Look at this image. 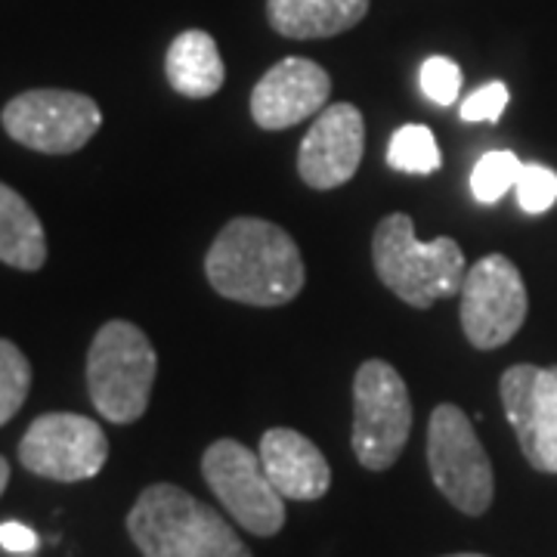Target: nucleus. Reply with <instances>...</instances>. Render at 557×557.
Returning a JSON list of instances; mask_svg holds the SVG:
<instances>
[{
  "mask_svg": "<svg viewBox=\"0 0 557 557\" xmlns=\"http://www.w3.org/2000/svg\"><path fill=\"white\" fill-rule=\"evenodd\" d=\"M16 557H32V555H16Z\"/></svg>",
  "mask_w": 557,
  "mask_h": 557,
  "instance_id": "27",
  "label": "nucleus"
},
{
  "mask_svg": "<svg viewBox=\"0 0 557 557\" xmlns=\"http://www.w3.org/2000/svg\"><path fill=\"white\" fill-rule=\"evenodd\" d=\"M205 273L220 298L251 307L295 300L307 278L298 242L260 218L230 220L208 248Z\"/></svg>",
  "mask_w": 557,
  "mask_h": 557,
  "instance_id": "1",
  "label": "nucleus"
},
{
  "mask_svg": "<svg viewBox=\"0 0 557 557\" xmlns=\"http://www.w3.org/2000/svg\"><path fill=\"white\" fill-rule=\"evenodd\" d=\"M164 72H168L171 87L180 97H189V100L214 97L223 87V78H226L218 40L201 28H189V32H183L171 40Z\"/></svg>",
  "mask_w": 557,
  "mask_h": 557,
  "instance_id": "16",
  "label": "nucleus"
},
{
  "mask_svg": "<svg viewBox=\"0 0 557 557\" xmlns=\"http://www.w3.org/2000/svg\"><path fill=\"white\" fill-rule=\"evenodd\" d=\"M428 465L437 490L461 515L480 518L496 493L493 465L474 434L471 418L453 403L434 409L428 424Z\"/></svg>",
  "mask_w": 557,
  "mask_h": 557,
  "instance_id": "6",
  "label": "nucleus"
},
{
  "mask_svg": "<svg viewBox=\"0 0 557 557\" xmlns=\"http://www.w3.org/2000/svg\"><path fill=\"white\" fill-rule=\"evenodd\" d=\"M201 474L226 515L255 536H276L285 527V498L270 483L263 461L239 440H218L201 456Z\"/></svg>",
  "mask_w": 557,
  "mask_h": 557,
  "instance_id": "8",
  "label": "nucleus"
},
{
  "mask_svg": "<svg viewBox=\"0 0 557 557\" xmlns=\"http://www.w3.org/2000/svg\"><path fill=\"white\" fill-rule=\"evenodd\" d=\"M515 193L527 214H545L557 201V171L545 164H523Z\"/></svg>",
  "mask_w": 557,
  "mask_h": 557,
  "instance_id": "21",
  "label": "nucleus"
},
{
  "mask_svg": "<svg viewBox=\"0 0 557 557\" xmlns=\"http://www.w3.org/2000/svg\"><path fill=\"white\" fill-rule=\"evenodd\" d=\"M127 533L143 557H255L220 511L174 483L139 493Z\"/></svg>",
  "mask_w": 557,
  "mask_h": 557,
  "instance_id": "2",
  "label": "nucleus"
},
{
  "mask_svg": "<svg viewBox=\"0 0 557 557\" xmlns=\"http://www.w3.org/2000/svg\"><path fill=\"white\" fill-rule=\"evenodd\" d=\"M366 152V121L350 102L325 106L300 143L298 174L313 189H338L359 171Z\"/></svg>",
  "mask_w": 557,
  "mask_h": 557,
  "instance_id": "12",
  "label": "nucleus"
},
{
  "mask_svg": "<svg viewBox=\"0 0 557 557\" xmlns=\"http://www.w3.org/2000/svg\"><path fill=\"white\" fill-rule=\"evenodd\" d=\"M372 0H267V20L282 38H335L366 20Z\"/></svg>",
  "mask_w": 557,
  "mask_h": 557,
  "instance_id": "15",
  "label": "nucleus"
},
{
  "mask_svg": "<svg viewBox=\"0 0 557 557\" xmlns=\"http://www.w3.org/2000/svg\"><path fill=\"white\" fill-rule=\"evenodd\" d=\"M109 458V440L102 428L87 416L50 412L35 418L20 443L25 471L60 483L97 478Z\"/></svg>",
  "mask_w": 557,
  "mask_h": 557,
  "instance_id": "10",
  "label": "nucleus"
},
{
  "mask_svg": "<svg viewBox=\"0 0 557 557\" xmlns=\"http://www.w3.org/2000/svg\"><path fill=\"white\" fill-rule=\"evenodd\" d=\"M520 171H523V161L508 152V149H496V152H486L478 161L474 174H471V193L480 205H496L508 189L518 186Z\"/></svg>",
  "mask_w": 557,
  "mask_h": 557,
  "instance_id": "19",
  "label": "nucleus"
},
{
  "mask_svg": "<svg viewBox=\"0 0 557 557\" xmlns=\"http://www.w3.org/2000/svg\"><path fill=\"white\" fill-rule=\"evenodd\" d=\"M0 260L25 273H35L47 260L44 223L32 205L7 183H0Z\"/></svg>",
  "mask_w": 557,
  "mask_h": 557,
  "instance_id": "17",
  "label": "nucleus"
},
{
  "mask_svg": "<svg viewBox=\"0 0 557 557\" xmlns=\"http://www.w3.org/2000/svg\"><path fill=\"white\" fill-rule=\"evenodd\" d=\"M7 483H10V465H7V458L0 456V496L7 490Z\"/></svg>",
  "mask_w": 557,
  "mask_h": 557,
  "instance_id": "25",
  "label": "nucleus"
},
{
  "mask_svg": "<svg viewBox=\"0 0 557 557\" xmlns=\"http://www.w3.org/2000/svg\"><path fill=\"white\" fill-rule=\"evenodd\" d=\"M412 431V399L397 369L366 359L354 379V453L369 471H387Z\"/></svg>",
  "mask_w": 557,
  "mask_h": 557,
  "instance_id": "5",
  "label": "nucleus"
},
{
  "mask_svg": "<svg viewBox=\"0 0 557 557\" xmlns=\"http://www.w3.org/2000/svg\"><path fill=\"white\" fill-rule=\"evenodd\" d=\"M387 164L403 174H434L440 171V146L434 131L424 124H403L391 137L387 146Z\"/></svg>",
  "mask_w": 557,
  "mask_h": 557,
  "instance_id": "18",
  "label": "nucleus"
},
{
  "mask_svg": "<svg viewBox=\"0 0 557 557\" xmlns=\"http://www.w3.org/2000/svg\"><path fill=\"white\" fill-rule=\"evenodd\" d=\"M498 391L523 458L542 474H557V366H511Z\"/></svg>",
  "mask_w": 557,
  "mask_h": 557,
  "instance_id": "11",
  "label": "nucleus"
},
{
  "mask_svg": "<svg viewBox=\"0 0 557 557\" xmlns=\"http://www.w3.org/2000/svg\"><path fill=\"white\" fill-rule=\"evenodd\" d=\"M258 456L282 498L317 502L332 486V468L317 443L292 428H270L260 437Z\"/></svg>",
  "mask_w": 557,
  "mask_h": 557,
  "instance_id": "14",
  "label": "nucleus"
},
{
  "mask_svg": "<svg viewBox=\"0 0 557 557\" xmlns=\"http://www.w3.org/2000/svg\"><path fill=\"white\" fill-rule=\"evenodd\" d=\"M3 131L44 156H72L100 131L102 112L97 100L75 90H25L3 106Z\"/></svg>",
  "mask_w": 557,
  "mask_h": 557,
  "instance_id": "7",
  "label": "nucleus"
},
{
  "mask_svg": "<svg viewBox=\"0 0 557 557\" xmlns=\"http://www.w3.org/2000/svg\"><path fill=\"white\" fill-rule=\"evenodd\" d=\"M0 548L10 555H32L38 548V533L25 523H0Z\"/></svg>",
  "mask_w": 557,
  "mask_h": 557,
  "instance_id": "24",
  "label": "nucleus"
},
{
  "mask_svg": "<svg viewBox=\"0 0 557 557\" xmlns=\"http://www.w3.org/2000/svg\"><path fill=\"white\" fill-rule=\"evenodd\" d=\"M372 260L379 278L416 310H428L434 300L461 295L465 255L456 239L440 236L418 242L409 214H387L372 236Z\"/></svg>",
  "mask_w": 557,
  "mask_h": 557,
  "instance_id": "3",
  "label": "nucleus"
},
{
  "mask_svg": "<svg viewBox=\"0 0 557 557\" xmlns=\"http://www.w3.org/2000/svg\"><path fill=\"white\" fill-rule=\"evenodd\" d=\"M446 557H483V555H446Z\"/></svg>",
  "mask_w": 557,
  "mask_h": 557,
  "instance_id": "26",
  "label": "nucleus"
},
{
  "mask_svg": "<svg viewBox=\"0 0 557 557\" xmlns=\"http://www.w3.org/2000/svg\"><path fill=\"white\" fill-rule=\"evenodd\" d=\"M332 94L329 72L313 60L288 57L276 62L251 90V119L263 131H285L319 115Z\"/></svg>",
  "mask_w": 557,
  "mask_h": 557,
  "instance_id": "13",
  "label": "nucleus"
},
{
  "mask_svg": "<svg viewBox=\"0 0 557 557\" xmlns=\"http://www.w3.org/2000/svg\"><path fill=\"white\" fill-rule=\"evenodd\" d=\"M421 90L434 106H453L461 90V69L449 57H431L421 65Z\"/></svg>",
  "mask_w": 557,
  "mask_h": 557,
  "instance_id": "22",
  "label": "nucleus"
},
{
  "mask_svg": "<svg viewBox=\"0 0 557 557\" xmlns=\"http://www.w3.org/2000/svg\"><path fill=\"white\" fill-rule=\"evenodd\" d=\"M32 391V366L13 341L0 338V428L16 416Z\"/></svg>",
  "mask_w": 557,
  "mask_h": 557,
  "instance_id": "20",
  "label": "nucleus"
},
{
  "mask_svg": "<svg viewBox=\"0 0 557 557\" xmlns=\"http://www.w3.org/2000/svg\"><path fill=\"white\" fill-rule=\"evenodd\" d=\"M527 285L505 255L480 258L461 282V329L478 350H496L527 322Z\"/></svg>",
  "mask_w": 557,
  "mask_h": 557,
  "instance_id": "9",
  "label": "nucleus"
},
{
  "mask_svg": "<svg viewBox=\"0 0 557 557\" xmlns=\"http://www.w3.org/2000/svg\"><path fill=\"white\" fill-rule=\"evenodd\" d=\"M159 357L146 332L112 319L94 335L87 354V391L100 416L112 424H131L149 409Z\"/></svg>",
  "mask_w": 557,
  "mask_h": 557,
  "instance_id": "4",
  "label": "nucleus"
},
{
  "mask_svg": "<svg viewBox=\"0 0 557 557\" xmlns=\"http://www.w3.org/2000/svg\"><path fill=\"white\" fill-rule=\"evenodd\" d=\"M511 100V94H508V87L502 84V81H490V84H483L478 94H471L468 100L461 102V119L465 121H490V124H496L502 119V112H505V106Z\"/></svg>",
  "mask_w": 557,
  "mask_h": 557,
  "instance_id": "23",
  "label": "nucleus"
}]
</instances>
